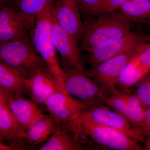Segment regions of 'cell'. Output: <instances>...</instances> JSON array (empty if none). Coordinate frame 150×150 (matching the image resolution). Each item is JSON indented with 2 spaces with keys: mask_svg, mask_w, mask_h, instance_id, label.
Instances as JSON below:
<instances>
[{
  "mask_svg": "<svg viewBox=\"0 0 150 150\" xmlns=\"http://www.w3.org/2000/svg\"><path fill=\"white\" fill-rule=\"evenodd\" d=\"M131 31V22L118 10L88 17L83 23L80 48L88 52L100 43Z\"/></svg>",
  "mask_w": 150,
  "mask_h": 150,
  "instance_id": "1",
  "label": "cell"
},
{
  "mask_svg": "<svg viewBox=\"0 0 150 150\" xmlns=\"http://www.w3.org/2000/svg\"><path fill=\"white\" fill-rule=\"evenodd\" d=\"M45 105L54 118L56 127L71 132L82 143L81 137H87L81 115L90 105L64 90L53 94Z\"/></svg>",
  "mask_w": 150,
  "mask_h": 150,
  "instance_id": "2",
  "label": "cell"
},
{
  "mask_svg": "<svg viewBox=\"0 0 150 150\" xmlns=\"http://www.w3.org/2000/svg\"><path fill=\"white\" fill-rule=\"evenodd\" d=\"M54 1L49 3L36 16V23L31 40L36 51L46 62L51 72L65 90L64 72L57 58L53 38Z\"/></svg>",
  "mask_w": 150,
  "mask_h": 150,
  "instance_id": "3",
  "label": "cell"
},
{
  "mask_svg": "<svg viewBox=\"0 0 150 150\" xmlns=\"http://www.w3.org/2000/svg\"><path fill=\"white\" fill-rule=\"evenodd\" d=\"M0 60L20 71L27 79L39 72H51L30 38L9 41L0 45Z\"/></svg>",
  "mask_w": 150,
  "mask_h": 150,
  "instance_id": "4",
  "label": "cell"
},
{
  "mask_svg": "<svg viewBox=\"0 0 150 150\" xmlns=\"http://www.w3.org/2000/svg\"><path fill=\"white\" fill-rule=\"evenodd\" d=\"M64 70V86L67 93L91 106H106L105 100L111 92L81 71L74 69Z\"/></svg>",
  "mask_w": 150,
  "mask_h": 150,
  "instance_id": "5",
  "label": "cell"
},
{
  "mask_svg": "<svg viewBox=\"0 0 150 150\" xmlns=\"http://www.w3.org/2000/svg\"><path fill=\"white\" fill-rule=\"evenodd\" d=\"M36 16L23 13L8 4L0 11V45L9 42L31 38Z\"/></svg>",
  "mask_w": 150,
  "mask_h": 150,
  "instance_id": "6",
  "label": "cell"
},
{
  "mask_svg": "<svg viewBox=\"0 0 150 150\" xmlns=\"http://www.w3.org/2000/svg\"><path fill=\"white\" fill-rule=\"evenodd\" d=\"M149 41L150 34L131 31L123 36L100 43L87 52L88 62L92 67Z\"/></svg>",
  "mask_w": 150,
  "mask_h": 150,
  "instance_id": "7",
  "label": "cell"
},
{
  "mask_svg": "<svg viewBox=\"0 0 150 150\" xmlns=\"http://www.w3.org/2000/svg\"><path fill=\"white\" fill-rule=\"evenodd\" d=\"M147 43L92 66L89 72L99 84L111 92L116 88L121 72L135 56L142 52Z\"/></svg>",
  "mask_w": 150,
  "mask_h": 150,
  "instance_id": "8",
  "label": "cell"
},
{
  "mask_svg": "<svg viewBox=\"0 0 150 150\" xmlns=\"http://www.w3.org/2000/svg\"><path fill=\"white\" fill-rule=\"evenodd\" d=\"M81 119L83 123H91L118 129L139 142H144V138L138 128L118 112L110 110L107 106H91L82 112Z\"/></svg>",
  "mask_w": 150,
  "mask_h": 150,
  "instance_id": "9",
  "label": "cell"
},
{
  "mask_svg": "<svg viewBox=\"0 0 150 150\" xmlns=\"http://www.w3.org/2000/svg\"><path fill=\"white\" fill-rule=\"evenodd\" d=\"M86 137L96 143L112 149L143 150L140 142L118 129L89 123H83Z\"/></svg>",
  "mask_w": 150,
  "mask_h": 150,
  "instance_id": "10",
  "label": "cell"
},
{
  "mask_svg": "<svg viewBox=\"0 0 150 150\" xmlns=\"http://www.w3.org/2000/svg\"><path fill=\"white\" fill-rule=\"evenodd\" d=\"M53 38L56 51L61 56L64 70L76 69L91 77L84 67L81 59L79 42L56 21L54 14Z\"/></svg>",
  "mask_w": 150,
  "mask_h": 150,
  "instance_id": "11",
  "label": "cell"
},
{
  "mask_svg": "<svg viewBox=\"0 0 150 150\" xmlns=\"http://www.w3.org/2000/svg\"><path fill=\"white\" fill-rule=\"evenodd\" d=\"M0 140L7 144L29 148L27 130L11 111L6 96L1 91H0Z\"/></svg>",
  "mask_w": 150,
  "mask_h": 150,
  "instance_id": "12",
  "label": "cell"
},
{
  "mask_svg": "<svg viewBox=\"0 0 150 150\" xmlns=\"http://www.w3.org/2000/svg\"><path fill=\"white\" fill-rule=\"evenodd\" d=\"M53 12L56 21L79 43L83 32V23L76 1L54 0Z\"/></svg>",
  "mask_w": 150,
  "mask_h": 150,
  "instance_id": "13",
  "label": "cell"
},
{
  "mask_svg": "<svg viewBox=\"0 0 150 150\" xmlns=\"http://www.w3.org/2000/svg\"><path fill=\"white\" fill-rule=\"evenodd\" d=\"M28 96L38 104H45L49 98L60 90L66 91L49 71L36 73L25 81Z\"/></svg>",
  "mask_w": 150,
  "mask_h": 150,
  "instance_id": "14",
  "label": "cell"
},
{
  "mask_svg": "<svg viewBox=\"0 0 150 150\" xmlns=\"http://www.w3.org/2000/svg\"><path fill=\"white\" fill-rule=\"evenodd\" d=\"M2 91L6 96L11 111L26 130L44 115L38 103L32 99Z\"/></svg>",
  "mask_w": 150,
  "mask_h": 150,
  "instance_id": "15",
  "label": "cell"
},
{
  "mask_svg": "<svg viewBox=\"0 0 150 150\" xmlns=\"http://www.w3.org/2000/svg\"><path fill=\"white\" fill-rule=\"evenodd\" d=\"M23 73L0 60V90L5 93L28 95Z\"/></svg>",
  "mask_w": 150,
  "mask_h": 150,
  "instance_id": "16",
  "label": "cell"
},
{
  "mask_svg": "<svg viewBox=\"0 0 150 150\" xmlns=\"http://www.w3.org/2000/svg\"><path fill=\"white\" fill-rule=\"evenodd\" d=\"M140 54L129 62L118 77L117 86L123 91L129 90L136 85L150 71V67L142 64L140 62Z\"/></svg>",
  "mask_w": 150,
  "mask_h": 150,
  "instance_id": "17",
  "label": "cell"
},
{
  "mask_svg": "<svg viewBox=\"0 0 150 150\" xmlns=\"http://www.w3.org/2000/svg\"><path fill=\"white\" fill-rule=\"evenodd\" d=\"M82 143L71 132L56 128L45 144L39 150H83Z\"/></svg>",
  "mask_w": 150,
  "mask_h": 150,
  "instance_id": "18",
  "label": "cell"
},
{
  "mask_svg": "<svg viewBox=\"0 0 150 150\" xmlns=\"http://www.w3.org/2000/svg\"><path fill=\"white\" fill-rule=\"evenodd\" d=\"M104 103L137 128L143 121L146 108L138 109L131 107L113 91L107 97Z\"/></svg>",
  "mask_w": 150,
  "mask_h": 150,
  "instance_id": "19",
  "label": "cell"
},
{
  "mask_svg": "<svg viewBox=\"0 0 150 150\" xmlns=\"http://www.w3.org/2000/svg\"><path fill=\"white\" fill-rule=\"evenodd\" d=\"M56 126L51 114L44 115L27 130L29 146L40 144L48 139L56 130Z\"/></svg>",
  "mask_w": 150,
  "mask_h": 150,
  "instance_id": "20",
  "label": "cell"
},
{
  "mask_svg": "<svg viewBox=\"0 0 150 150\" xmlns=\"http://www.w3.org/2000/svg\"><path fill=\"white\" fill-rule=\"evenodd\" d=\"M118 11L131 22L150 25L149 0H127Z\"/></svg>",
  "mask_w": 150,
  "mask_h": 150,
  "instance_id": "21",
  "label": "cell"
},
{
  "mask_svg": "<svg viewBox=\"0 0 150 150\" xmlns=\"http://www.w3.org/2000/svg\"><path fill=\"white\" fill-rule=\"evenodd\" d=\"M54 0H11L8 4L23 13L36 16Z\"/></svg>",
  "mask_w": 150,
  "mask_h": 150,
  "instance_id": "22",
  "label": "cell"
},
{
  "mask_svg": "<svg viewBox=\"0 0 150 150\" xmlns=\"http://www.w3.org/2000/svg\"><path fill=\"white\" fill-rule=\"evenodd\" d=\"M136 85H137V87L132 94L137 97L145 107H149L150 71Z\"/></svg>",
  "mask_w": 150,
  "mask_h": 150,
  "instance_id": "23",
  "label": "cell"
},
{
  "mask_svg": "<svg viewBox=\"0 0 150 150\" xmlns=\"http://www.w3.org/2000/svg\"><path fill=\"white\" fill-rule=\"evenodd\" d=\"M127 0H100L90 17H95L118 11Z\"/></svg>",
  "mask_w": 150,
  "mask_h": 150,
  "instance_id": "24",
  "label": "cell"
},
{
  "mask_svg": "<svg viewBox=\"0 0 150 150\" xmlns=\"http://www.w3.org/2000/svg\"><path fill=\"white\" fill-rule=\"evenodd\" d=\"M142 136L146 139L150 135V106L146 108L142 123L138 126Z\"/></svg>",
  "mask_w": 150,
  "mask_h": 150,
  "instance_id": "25",
  "label": "cell"
},
{
  "mask_svg": "<svg viewBox=\"0 0 150 150\" xmlns=\"http://www.w3.org/2000/svg\"><path fill=\"white\" fill-rule=\"evenodd\" d=\"M79 5L81 13L90 17L92 11L99 2L100 0H76Z\"/></svg>",
  "mask_w": 150,
  "mask_h": 150,
  "instance_id": "26",
  "label": "cell"
},
{
  "mask_svg": "<svg viewBox=\"0 0 150 150\" xmlns=\"http://www.w3.org/2000/svg\"><path fill=\"white\" fill-rule=\"evenodd\" d=\"M140 62L142 64L150 68V44L147 43L140 54Z\"/></svg>",
  "mask_w": 150,
  "mask_h": 150,
  "instance_id": "27",
  "label": "cell"
},
{
  "mask_svg": "<svg viewBox=\"0 0 150 150\" xmlns=\"http://www.w3.org/2000/svg\"><path fill=\"white\" fill-rule=\"evenodd\" d=\"M27 148L15 144H7L4 143L3 142L1 141L0 142V150H25Z\"/></svg>",
  "mask_w": 150,
  "mask_h": 150,
  "instance_id": "28",
  "label": "cell"
},
{
  "mask_svg": "<svg viewBox=\"0 0 150 150\" xmlns=\"http://www.w3.org/2000/svg\"><path fill=\"white\" fill-rule=\"evenodd\" d=\"M144 144V150H150V135L145 139Z\"/></svg>",
  "mask_w": 150,
  "mask_h": 150,
  "instance_id": "29",
  "label": "cell"
},
{
  "mask_svg": "<svg viewBox=\"0 0 150 150\" xmlns=\"http://www.w3.org/2000/svg\"><path fill=\"white\" fill-rule=\"evenodd\" d=\"M11 0H0V8H2L7 5L8 4Z\"/></svg>",
  "mask_w": 150,
  "mask_h": 150,
  "instance_id": "30",
  "label": "cell"
},
{
  "mask_svg": "<svg viewBox=\"0 0 150 150\" xmlns=\"http://www.w3.org/2000/svg\"><path fill=\"white\" fill-rule=\"evenodd\" d=\"M149 2L150 4V0H149Z\"/></svg>",
  "mask_w": 150,
  "mask_h": 150,
  "instance_id": "31",
  "label": "cell"
}]
</instances>
